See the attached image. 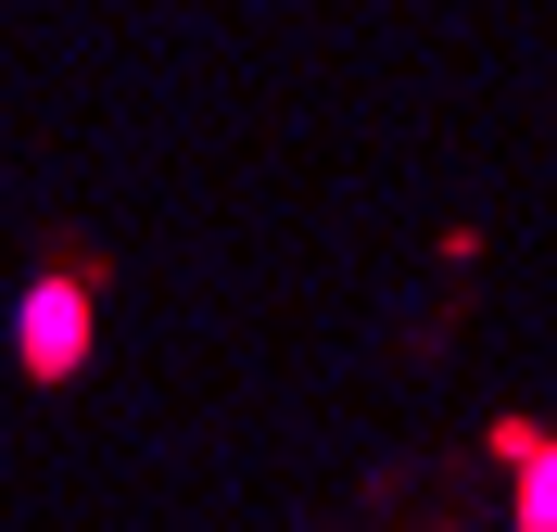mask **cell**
I'll list each match as a JSON object with an SVG mask.
<instances>
[{
    "label": "cell",
    "instance_id": "2",
    "mask_svg": "<svg viewBox=\"0 0 557 532\" xmlns=\"http://www.w3.org/2000/svg\"><path fill=\"white\" fill-rule=\"evenodd\" d=\"M520 457H532V482H520V532H557V457L520 431Z\"/></svg>",
    "mask_w": 557,
    "mask_h": 532
},
{
    "label": "cell",
    "instance_id": "1",
    "mask_svg": "<svg viewBox=\"0 0 557 532\" xmlns=\"http://www.w3.org/2000/svg\"><path fill=\"white\" fill-rule=\"evenodd\" d=\"M89 343H102V280H89V267H38V280L13 292V368H26L38 393H64L76 368H89Z\"/></svg>",
    "mask_w": 557,
    "mask_h": 532
}]
</instances>
